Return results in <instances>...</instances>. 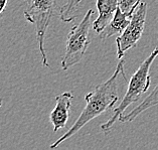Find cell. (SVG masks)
Instances as JSON below:
<instances>
[{
    "instance_id": "obj_1",
    "label": "cell",
    "mask_w": 158,
    "mask_h": 150,
    "mask_svg": "<svg viewBox=\"0 0 158 150\" xmlns=\"http://www.w3.org/2000/svg\"><path fill=\"white\" fill-rule=\"evenodd\" d=\"M120 74H122L123 78H125L124 60L122 59L119 60L116 70L109 80H107L105 83L96 86L93 90L85 96L86 107L82 111L79 118L63 136H60L56 142H53L49 146V148H56L60 143L77 134V132H79L91 120L113 108L119 99V96L117 94V80Z\"/></svg>"
},
{
    "instance_id": "obj_2",
    "label": "cell",
    "mask_w": 158,
    "mask_h": 150,
    "mask_svg": "<svg viewBox=\"0 0 158 150\" xmlns=\"http://www.w3.org/2000/svg\"><path fill=\"white\" fill-rule=\"evenodd\" d=\"M158 56V47L153 49V52L150 53V56L146 59L143 63L140 65V67L137 69V71L134 73L131 77L125 96L123 97L122 101L119 104V106L114 110L113 115L106 123L101 125V130L105 135L111 131V128L115 124V122L119 120L120 116L125 112V110L135 102H138L141 96L145 94L148 91L150 87V68L151 65Z\"/></svg>"
},
{
    "instance_id": "obj_3",
    "label": "cell",
    "mask_w": 158,
    "mask_h": 150,
    "mask_svg": "<svg viewBox=\"0 0 158 150\" xmlns=\"http://www.w3.org/2000/svg\"><path fill=\"white\" fill-rule=\"evenodd\" d=\"M93 10L90 9L85 14L84 18L79 24L75 25L71 29L67 36L65 52L61 60V69L69 70L75 65L82 60L90 44V29L92 26V16Z\"/></svg>"
},
{
    "instance_id": "obj_4",
    "label": "cell",
    "mask_w": 158,
    "mask_h": 150,
    "mask_svg": "<svg viewBox=\"0 0 158 150\" xmlns=\"http://www.w3.org/2000/svg\"><path fill=\"white\" fill-rule=\"evenodd\" d=\"M56 7V0H28L24 10L26 21L35 27L36 40L44 67H49L44 49V37Z\"/></svg>"
},
{
    "instance_id": "obj_5",
    "label": "cell",
    "mask_w": 158,
    "mask_h": 150,
    "mask_svg": "<svg viewBox=\"0 0 158 150\" xmlns=\"http://www.w3.org/2000/svg\"><path fill=\"white\" fill-rule=\"evenodd\" d=\"M146 15H147V3L141 1L131 18L128 26L116 38L118 60L123 59L125 52L134 48L139 41L144 31Z\"/></svg>"
},
{
    "instance_id": "obj_6",
    "label": "cell",
    "mask_w": 158,
    "mask_h": 150,
    "mask_svg": "<svg viewBox=\"0 0 158 150\" xmlns=\"http://www.w3.org/2000/svg\"><path fill=\"white\" fill-rule=\"evenodd\" d=\"M74 95L71 92H64L56 97V107L49 115V121L53 126V132L64 128L70 118V109Z\"/></svg>"
},
{
    "instance_id": "obj_7",
    "label": "cell",
    "mask_w": 158,
    "mask_h": 150,
    "mask_svg": "<svg viewBox=\"0 0 158 150\" xmlns=\"http://www.w3.org/2000/svg\"><path fill=\"white\" fill-rule=\"evenodd\" d=\"M96 3L99 16L93 22V28L100 34L112 21L119 5L118 0H96Z\"/></svg>"
},
{
    "instance_id": "obj_8",
    "label": "cell",
    "mask_w": 158,
    "mask_h": 150,
    "mask_svg": "<svg viewBox=\"0 0 158 150\" xmlns=\"http://www.w3.org/2000/svg\"><path fill=\"white\" fill-rule=\"evenodd\" d=\"M139 4L140 3L136 4L130 12H127V13L123 12V11L118 7L116 13H115L113 19H112V21L106 26V28L100 33V37H101L102 40H105V38L110 37L112 35H115V34H121L123 31H124V29L128 26V24L130 23L131 18H132L134 12L136 11L137 7Z\"/></svg>"
},
{
    "instance_id": "obj_9",
    "label": "cell",
    "mask_w": 158,
    "mask_h": 150,
    "mask_svg": "<svg viewBox=\"0 0 158 150\" xmlns=\"http://www.w3.org/2000/svg\"><path fill=\"white\" fill-rule=\"evenodd\" d=\"M156 105H158V83L155 86V88L152 90L151 93H150L140 104H138V105L131 110L129 113H127V114L123 113L120 116V118H119V121L123 123L133 121L139 116L140 114L143 113L144 111L148 110L149 108H151V107H154Z\"/></svg>"
},
{
    "instance_id": "obj_10",
    "label": "cell",
    "mask_w": 158,
    "mask_h": 150,
    "mask_svg": "<svg viewBox=\"0 0 158 150\" xmlns=\"http://www.w3.org/2000/svg\"><path fill=\"white\" fill-rule=\"evenodd\" d=\"M83 0H67L60 8V18L63 22H71L78 17V9Z\"/></svg>"
},
{
    "instance_id": "obj_11",
    "label": "cell",
    "mask_w": 158,
    "mask_h": 150,
    "mask_svg": "<svg viewBox=\"0 0 158 150\" xmlns=\"http://www.w3.org/2000/svg\"><path fill=\"white\" fill-rule=\"evenodd\" d=\"M142 0H118V5L123 12H130L133 9V7L140 3Z\"/></svg>"
},
{
    "instance_id": "obj_12",
    "label": "cell",
    "mask_w": 158,
    "mask_h": 150,
    "mask_svg": "<svg viewBox=\"0 0 158 150\" xmlns=\"http://www.w3.org/2000/svg\"><path fill=\"white\" fill-rule=\"evenodd\" d=\"M7 2H8V0H0V14H1L6 8Z\"/></svg>"
},
{
    "instance_id": "obj_13",
    "label": "cell",
    "mask_w": 158,
    "mask_h": 150,
    "mask_svg": "<svg viewBox=\"0 0 158 150\" xmlns=\"http://www.w3.org/2000/svg\"><path fill=\"white\" fill-rule=\"evenodd\" d=\"M2 104H3V100H2L1 98H0V107L2 106Z\"/></svg>"
}]
</instances>
